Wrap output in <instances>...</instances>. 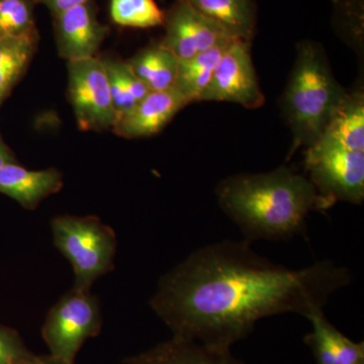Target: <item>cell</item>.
Segmentation results:
<instances>
[{
	"mask_svg": "<svg viewBox=\"0 0 364 364\" xmlns=\"http://www.w3.org/2000/svg\"><path fill=\"white\" fill-rule=\"evenodd\" d=\"M250 243L205 246L162 277L150 306L173 338L231 349L261 318L286 313L306 318L350 284L349 270L331 261L289 269L254 252Z\"/></svg>",
	"mask_w": 364,
	"mask_h": 364,
	"instance_id": "1",
	"label": "cell"
},
{
	"mask_svg": "<svg viewBox=\"0 0 364 364\" xmlns=\"http://www.w3.org/2000/svg\"><path fill=\"white\" fill-rule=\"evenodd\" d=\"M218 202L246 240H287L306 228L312 210L332 207L308 177L280 167L268 173L240 174L217 188Z\"/></svg>",
	"mask_w": 364,
	"mask_h": 364,
	"instance_id": "2",
	"label": "cell"
},
{
	"mask_svg": "<svg viewBox=\"0 0 364 364\" xmlns=\"http://www.w3.org/2000/svg\"><path fill=\"white\" fill-rule=\"evenodd\" d=\"M345 95L320 48L312 43L299 46L284 95V109L294 136L293 150L317 142Z\"/></svg>",
	"mask_w": 364,
	"mask_h": 364,
	"instance_id": "3",
	"label": "cell"
},
{
	"mask_svg": "<svg viewBox=\"0 0 364 364\" xmlns=\"http://www.w3.org/2000/svg\"><path fill=\"white\" fill-rule=\"evenodd\" d=\"M51 228L55 246L73 268V289L90 291L95 280L114 269L116 233L98 218L57 215Z\"/></svg>",
	"mask_w": 364,
	"mask_h": 364,
	"instance_id": "4",
	"label": "cell"
},
{
	"mask_svg": "<svg viewBox=\"0 0 364 364\" xmlns=\"http://www.w3.org/2000/svg\"><path fill=\"white\" fill-rule=\"evenodd\" d=\"M100 301L90 291L72 289L50 309L42 336L50 355L67 364L75 363L76 355L86 340L102 330Z\"/></svg>",
	"mask_w": 364,
	"mask_h": 364,
	"instance_id": "5",
	"label": "cell"
},
{
	"mask_svg": "<svg viewBox=\"0 0 364 364\" xmlns=\"http://www.w3.org/2000/svg\"><path fill=\"white\" fill-rule=\"evenodd\" d=\"M305 166L308 178L332 205L363 202L364 152L321 136L306 151Z\"/></svg>",
	"mask_w": 364,
	"mask_h": 364,
	"instance_id": "6",
	"label": "cell"
},
{
	"mask_svg": "<svg viewBox=\"0 0 364 364\" xmlns=\"http://www.w3.org/2000/svg\"><path fill=\"white\" fill-rule=\"evenodd\" d=\"M67 98L82 131L112 130L117 114L100 56L67 62Z\"/></svg>",
	"mask_w": 364,
	"mask_h": 364,
	"instance_id": "7",
	"label": "cell"
},
{
	"mask_svg": "<svg viewBox=\"0 0 364 364\" xmlns=\"http://www.w3.org/2000/svg\"><path fill=\"white\" fill-rule=\"evenodd\" d=\"M230 102L257 109L264 104L250 55V42L235 39L228 45L200 102Z\"/></svg>",
	"mask_w": 364,
	"mask_h": 364,
	"instance_id": "8",
	"label": "cell"
},
{
	"mask_svg": "<svg viewBox=\"0 0 364 364\" xmlns=\"http://www.w3.org/2000/svg\"><path fill=\"white\" fill-rule=\"evenodd\" d=\"M163 47L182 61L234 38L224 26L196 11L186 0H176L165 13Z\"/></svg>",
	"mask_w": 364,
	"mask_h": 364,
	"instance_id": "9",
	"label": "cell"
},
{
	"mask_svg": "<svg viewBox=\"0 0 364 364\" xmlns=\"http://www.w3.org/2000/svg\"><path fill=\"white\" fill-rule=\"evenodd\" d=\"M54 33L59 56L67 62L93 58L109 36V28L97 18L95 2L56 14Z\"/></svg>",
	"mask_w": 364,
	"mask_h": 364,
	"instance_id": "10",
	"label": "cell"
},
{
	"mask_svg": "<svg viewBox=\"0 0 364 364\" xmlns=\"http://www.w3.org/2000/svg\"><path fill=\"white\" fill-rule=\"evenodd\" d=\"M191 104L176 87L151 91L112 127L116 135L127 139L145 138L159 133L164 127Z\"/></svg>",
	"mask_w": 364,
	"mask_h": 364,
	"instance_id": "11",
	"label": "cell"
},
{
	"mask_svg": "<svg viewBox=\"0 0 364 364\" xmlns=\"http://www.w3.org/2000/svg\"><path fill=\"white\" fill-rule=\"evenodd\" d=\"M63 188L58 169L30 170L18 163L0 168V193L9 196L26 210H33L48 196Z\"/></svg>",
	"mask_w": 364,
	"mask_h": 364,
	"instance_id": "12",
	"label": "cell"
},
{
	"mask_svg": "<svg viewBox=\"0 0 364 364\" xmlns=\"http://www.w3.org/2000/svg\"><path fill=\"white\" fill-rule=\"evenodd\" d=\"M312 331L305 337L318 364H364V342L347 338L326 318L323 310H316L306 317Z\"/></svg>",
	"mask_w": 364,
	"mask_h": 364,
	"instance_id": "13",
	"label": "cell"
},
{
	"mask_svg": "<svg viewBox=\"0 0 364 364\" xmlns=\"http://www.w3.org/2000/svg\"><path fill=\"white\" fill-rule=\"evenodd\" d=\"M124 364H246L231 349L214 348L196 341L172 338L124 359Z\"/></svg>",
	"mask_w": 364,
	"mask_h": 364,
	"instance_id": "14",
	"label": "cell"
},
{
	"mask_svg": "<svg viewBox=\"0 0 364 364\" xmlns=\"http://www.w3.org/2000/svg\"><path fill=\"white\" fill-rule=\"evenodd\" d=\"M127 62L150 91L167 90L176 85L181 60L161 43L141 50Z\"/></svg>",
	"mask_w": 364,
	"mask_h": 364,
	"instance_id": "15",
	"label": "cell"
},
{
	"mask_svg": "<svg viewBox=\"0 0 364 364\" xmlns=\"http://www.w3.org/2000/svg\"><path fill=\"white\" fill-rule=\"evenodd\" d=\"M208 18L217 21L237 39L250 42L255 32L256 11L252 0H186Z\"/></svg>",
	"mask_w": 364,
	"mask_h": 364,
	"instance_id": "16",
	"label": "cell"
},
{
	"mask_svg": "<svg viewBox=\"0 0 364 364\" xmlns=\"http://www.w3.org/2000/svg\"><path fill=\"white\" fill-rule=\"evenodd\" d=\"M322 136L347 149L364 152V97L363 92L346 93Z\"/></svg>",
	"mask_w": 364,
	"mask_h": 364,
	"instance_id": "17",
	"label": "cell"
},
{
	"mask_svg": "<svg viewBox=\"0 0 364 364\" xmlns=\"http://www.w3.org/2000/svg\"><path fill=\"white\" fill-rule=\"evenodd\" d=\"M38 42L39 35L0 39V107L25 75Z\"/></svg>",
	"mask_w": 364,
	"mask_h": 364,
	"instance_id": "18",
	"label": "cell"
},
{
	"mask_svg": "<svg viewBox=\"0 0 364 364\" xmlns=\"http://www.w3.org/2000/svg\"><path fill=\"white\" fill-rule=\"evenodd\" d=\"M100 58L109 79V91L117 119L130 111L136 102L143 100L151 91L132 70L128 62L109 55L100 56Z\"/></svg>",
	"mask_w": 364,
	"mask_h": 364,
	"instance_id": "19",
	"label": "cell"
},
{
	"mask_svg": "<svg viewBox=\"0 0 364 364\" xmlns=\"http://www.w3.org/2000/svg\"><path fill=\"white\" fill-rule=\"evenodd\" d=\"M232 41L215 46L208 51L196 55L193 58L182 60L179 63L178 75L174 87L191 104L200 102V95L207 88L215 67Z\"/></svg>",
	"mask_w": 364,
	"mask_h": 364,
	"instance_id": "20",
	"label": "cell"
},
{
	"mask_svg": "<svg viewBox=\"0 0 364 364\" xmlns=\"http://www.w3.org/2000/svg\"><path fill=\"white\" fill-rule=\"evenodd\" d=\"M111 18L117 26L149 28L163 26L165 13L155 0H111Z\"/></svg>",
	"mask_w": 364,
	"mask_h": 364,
	"instance_id": "21",
	"label": "cell"
},
{
	"mask_svg": "<svg viewBox=\"0 0 364 364\" xmlns=\"http://www.w3.org/2000/svg\"><path fill=\"white\" fill-rule=\"evenodd\" d=\"M33 0H0V39L38 35Z\"/></svg>",
	"mask_w": 364,
	"mask_h": 364,
	"instance_id": "22",
	"label": "cell"
},
{
	"mask_svg": "<svg viewBox=\"0 0 364 364\" xmlns=\"http://www.w3.org/2000/svg\"><path fill=\"white\" fill-rule=\"evenodd\" d=\"M35 354L26 348L16 330L0 324V364H30Z\"/></svg>",
	"mask_w": 364,
	"mask_h": 364,
	"instance_id": "23",
	"label": "cell"
},
{
	"mask_svg": "<svg viewBox=\"0 0 364 364\" xmlns=\"http://www.w3.org/2000/svg\"><path fill=\"white\" fill-rule=\"evenodd\" d=\"M35 4H43L49 9L52 16L64 13L82 4H88L92 0H33Z\"/></svg>",
	"mask_w": 364,
	"mask_h": 364,
	"instance_id": "24",
	"label": "cell"
},
{
	"mask_svg": "<svg viewBox=\"0 0 364 364\" xmlns=\"http://www.w3.org/2000/svg\"><path fill=\"white\" fill-rule=\"evenodd\" d=\"M16 162V157L11 150L7 147L0 134V168L9 164V163Z\"/></svg>",
	"mask_w": 364,
	"mask_h": 364,
	"instance_id": "25",
	"label": "cell"
},
{
	"mask_svg": "<svg viewBox=\"0 0 364 364\" xmlns=\"http://www.w3.org/2000/svg\"><path fill=\"white\" fill-rule=\"evenodd\" d=\"M30 364H67L63 361L59 360V359L53 358L52 355H43L38 356L35 355L32 363Z\"/></svg>",
	"mask_w": 364,
	"mask_h": 364,
	"instance_id": "26",
	"label": "cell"
}]
</instances>
